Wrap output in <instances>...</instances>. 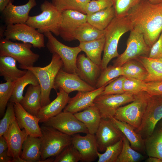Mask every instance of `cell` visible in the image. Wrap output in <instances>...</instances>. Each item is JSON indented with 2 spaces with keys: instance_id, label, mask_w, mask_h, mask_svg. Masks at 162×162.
Instances as JSON below:
<instances>
[{
  "instance_id": "ffe728a7",
  "label": "cell",
  "mask_w": 162,
  "mask_h": 162,
  "mask_svg": "<svg viewBox=\"0 0 162 162\" xmlns=\"http://www.w3.org/2000/svg\"><path fill=\"white\" fill-rule=\"evenodd\" d=\"M106 86L91 91H78L75 96L70 98L63 111L74 114L94 105V100L101 94Z\"/></svg>"
},
{
  "instance_id": "ba28073f",
  "label": "cell",
  "mask_w": 162,
  "mask_h": 162,
  "mask_svg": "<svg viewBox=\"0 0 162 162\" xmlns=\"http://www.w3.org/2000/svg\"><path fill=\"white\" fill-rule=\"evenodd\" d=\"M52 33L48 32L44 34L48 40L46 46L48 50L52 54L56 53L59 55L63 62L62 69L64 71L77 74L76 60L82 50L79 46L71 47L65 45L59 41Z\"/></svg>"
},
{
  "instance_id": "7402d4cb",
  "label": "cell",
  "mask_w": 162,
  "mask_h": 162,
  "mask_svg": "<svg viewBox=\"0 0 162 162\" xmlns=\"http://www.w3.org/2000/svg\"><path fill=\"white\" fill-rule=\"evenodd\" d=\"M76 64L78 75L88 84L95 88L102 70L101 66L92 62L84 54L78 56Z\"/></svg>"
},
{
  "instance_id": "d590c367",
  "label": "cell",
  "mask_w": 162,
  "mask_h": 162,
  "mask_svg": "<svg viewBox=\"0 0 162 162\" xmlns=\"http://www.w3.org/2000/svg\"><path fill=\"white\" fill-rule=\"evenodd\" d=\"M123 139L122 149L116 162H139L144 159V156L131 147L129 142L124 135Z\"/></svg>"
},
{
  "instance_id": "9a60e30c",
  "label": "cell",
  "mask_w": 162,
  "mask_h": 162,
  "mask_svg": "<svg viewBox=\"0 0 162 162\" xmlns=\"http://www.w3.org/2000/svg\"><path fill=\"white\" fill-rule=\"evenodd\" d=\"M87 16L86 14L74 10L62 11L58 27L59 35L65 41L75 40V32L81 25L87 22Z\"/></svg>"
},
{
  "instance_id": "cb8c5ba5",
  "label": "cell",
  "mask_w": 162,
  "mask_h": 162,
  "mask_svg": "<svg viewBox=\"0 0 162 162\" xmlns=\"http://www.w3.org/2000/svg\"><path fill=\"white\" fill-rule=\"evenodd\" d=\"M110 119L127 138L131 147L140 152L145 151V140L135 129L129 124L119 120L114 117Z\"/></svg>"
},
{
  "instance_id": "ee69618b",
  "label": "cell",
  "mask_w": 162,
  "mask_h": 162,
  "mask_svg": "<svg viewBox=\"0 0 162 162\" xmlns=\"http://www.w3.org/2000/svg\"><path fill=\"white\" fill-rule=\"evenodd\" d=\"M14 103L8 102L6 111L0 122V136H3L9 128L13 119L15 117Z\"/></svg>"
},
{
  "instance_id": "83f0119b",
  "label": "cell",
  "mask_w": 162,
  "mask_h": 162,
  "mask_svg": "<svg viewBox=\"0 0 162 162\" xmlns=\"http://www.w3.org/2000/svg\"><path fill=\"white\" fill-rule=\"evenodd\" d=\"M17 62L10 56H0V76L6 81H16L27 72V70H21L17 68Z\"/></svg>"
},
{
  "instance_id": "f6af8a7d",
  "label": "cell",
  "mask_w": 162,
  "mask_h": 162,
  "mask_svg": "<svg viewBox=\"0 0 162 162\" xmlns=\"http://www.w3.org/2000/svg\"><path fill=\"white\" fill-rule=\"evenodd\" d=\"M126 77L122 75L112 81L106 85L101 95L120 94L125 93L123 90V82Z\"/></svg>"
},
{
  "instance_id": "52a82bcc",
  "label": "cell",
  "mask_w": 162,
  "mask_h": 162,
  "mask_svg": "<svg viewBox=\"0 0 162 162\" xmlns=\"http://www.w3.org/2000/svg\"><path fill=\"white\" fill-rule=\"evenodd\" d=\"M30 43L15 42L3 38L0 40V56H8L14 58L20 65L32 67L40 55L32 50Z\"/></svg>"
},
{
  "instance_id": "7bdbcfd3",
  "label": "cell",
  "mask_w": 162,
  "mask_h": 162,
  "mask_svg": "<svg viewBox=\"0 0 162 162\" xmlns=\"http://www.w3.org/2000/svg\"><path fill=\"white\" fill-rule=\"evenodd\" d=\"M145 84L143 81L126 77L123 82V90L125 93L137 95L144 91Z\"/></svg>"
},
{
  "instance_id": "ac0fdd59",
  "label": "cell",
  "mask_w": 162,
  "mask_h": 162,
  "mask_svg": "<svg viewBox=\"0 0 162 162\" xmlns=\"http://www.w3.org/2000/svg\"><path fill=\"white\" fill-rule=\"evenodd\" d=\"M71 137V143L80 153L81 161L92 162L98 158L99 151L94 134L88 133L82 136L76 134Z\"/></svg>"
},
{
  "instance_id": "277c9868",
  "label": "cell",
  "mask_w": 162,
  "mask_h": 162,
  "mask_svg": "<svg viewBox=\"0 0 162 162\" xmlns=\"http://www.w3.org/2000/svg\"><path fill=\"white\" fill-rule=\"evenodd\" d=\"M40 128L42 134L40 162L56 157L71 144V136L44 125Z\"/></svg>"
},
{
  "instance_id": "d4e9b609",
  "label": "cell",
  "mask_w": 162,
  "mask_h": 162,
  "mask_svg": "<svg viewBox=\"0 0 162 162\" xmlns=\"http://www.w3.org/2000/svg\"><path fill=\"white\" fill-rule=\"evenodd\" d=\"M40 85L30 84L20 104L28 112L37 116L42 106Z\"/></svg>"
},
{
  "instance_id": "6da1fadb",
  "label": "cell",
  "mask_w": 162,
  "mask_h": 162,
  "mask_svg": "<svg viewBox=\"0 0 162 162\" xmlns=\"http://www.w3.org/2000/svg\"><path fill=\"white\" fill-rule=\"evenodd\" d=\"M133 26L141 33L151 48L162 31V2L157 4L141 0L128 11L127 15Z\"/></svg>"
},
{
  "instance_id": "8d00e7d4",
  "label": "cell",
  "mask_w": 162,
  "mask_h": 162,
  "mask_svg": "<svg viewBox=\"0 0 162 162\" xmlns=\"http://www.w3.org/2000/svg\"><path fill=\"white\" fill-rule=\"evenodd\" d=\"M93 0H52V3L61 12L72 10L86 14L87 4Z\"/></svg>"
},
{
  "instance_id": "1f68e13d",
  "label": "cell",
  "mask_w": 162,
  "mask_h": 162,
  "mask_svg": "<svg viewBox=\"0 0 162 162\" xmlns=\"http://www.w3.org/2000/svg\"><path fill=\"white\" fill-rule=\"evenodd\" d=\"M28 84L36 85L39 84L34 74L30 70H27L23 76L15 81L13 94L9 101L14 104L20 103L23 97L24 89Z\"/></svg>"
},
{
  "instance_id": "4dcf8cb0",
  "label": "cell",
  "mask_w": 162,
  "mask_h": 162,
  "mask_svg": "<svg viewBox=\"0 0 162 162\" xmlns=\"http://www.w3.org/2000/svg\"><path fill=\"white\" fill-rule=\"evenodd\" d=\"M144 140L145 151L148 156L162 160V128H155L152 134Z\"/></svg>"
},
{
  "instance_id": "ab89813d",
  "label": "cell",
  "mask_w": 162,
  "mask_h": 162,
  "mask_svg": "<svg viewBox=\"0 0 162 162\" xmlns=\"http://www.w3.org/2000/svg\"><path fill=\"white\" fill-rule=\"evenodd\" d=\"M15 81H8L0 84V113L1 116L4 113L12 95Z\"/></svg>"
},
{
  "instance_id": "f907efd6",
  "label": "cell",
  "mask_w": 162,
  "mask_h": 162,
  "mask_svg": "<svg viewBox=\"0 0 162 162\" xmlns=\"http://www.w3.org/2000/svg\"><path fill=\"white\" fill-rule=\"evenodd\" d=\"M145 160L146 162H162V160L156 157H148Z\"/></svg>"
},
{
  "instance_id": "e0dca14e",
  "label": "cell",
  "mask_w": 162,
  "mask_h": 162,
  "mask_svg": "<svg viewBox=\"0 0 162 162\" xmlns=\"http://www.w3.org/2000/svg\"><path fill=\"white\" fill-rule=\"evenodd\" d=\"M59 88H62L68 94L75 91H91L96 88L82 79L77 74L67 72L62 68L58 72L54 82L53 88L56 91Z\"/></svg>"
},
{
  "instance_id": "681fc988",
  "label": "cell",
  "mask_w": 162,
  "mask_h": 162,
  "mask_svg": "<svg viewBox=\"0 0 162 162\" xmlns=\"http://www.w3.org/2000/svg\"><path fill=\"white\" fill-rule=\"evenodd\" d=\"M12 0H0V11L2 12Z\"/></svg>"
},
{
  "instance_id": "836d02e7",
  "label": "cell",
  "mask_w": 162,
  "mask_h": 162,
  "mask_svg": "<svg viewBox=\"0 0 162 162\" xmlns=\"http://www.w3.org/2000/svg\"><path fill=\"white\" fill-rule=\"evenodd\" d=\"M105 30L96 28L87 22H84L76 30L75 40L80 42H87L99 39L105 36Z\"/></svg>"
},
{
  "instance_id": "8fae6325",
  "label": "cell",
  "mask_w": 162,
  "mask_h": 162,
  "mask_svg": "<svg viewBox=\"0 0 162 162\" xmlns=\"http://www.w3.org/2000/svg\"><path fill=\"white\" fill-rule=\"evenodd\" d=\"M162 119V96H150L140 127L136 130L145 139L152 134Z\"/></svg>"
},
{
  "instance_id": "7c38bea8",
  "label": "cell",
  "mask_w": 162,
  "mask_h": 162,
  "mask_svg": "<svg viewBox=\"0 0 162 162\" xmlns=\"http://www.w3.org/2000/svg\"><path fill=\"white\" fill-rule=\"evenodd\" d=\"M134 99V95L127 93L100 94L96 98L94 103L98 109L102 118L109 119L114 117L119 107L132 102Z\"/></svg>"
},
{
  "instance_id": "816d5d0a",
  "label": "cell",
  "mask_w": 162,
  "mask_h": 162,
  "mask_svg": "<svg viewBox=\"0 0 162 162\" xmlns=\"http://www.w3.org/2000/svg\"><path fill=\"white\" fill-rule=\"evenodd\" d=\"M6 26H1L0 28V40L3 38Z\"/></svg>"
},
{
  "instance_id": "74e56055",
  "label": "cell",
  "mask_w": 162,
  "mask_h": 162,
  "mask_svg": "<svg viewBox=\"0 0 162 162\" xmlns=\"http://www.w3.org/2000/svg\"><path fill=\"white\" fill-rule=\"evenodd\" d=\"M122 75V66L110 65L101 70L95 88H98L106 86L112 81Z\"/></svg>"
},
{
  "instance_id": "db71d44e",
  "label": "cell",
  "mask_w": 162,
  "mask_h": 162,
  "mask_svg": "<svg viewBox=\"0 0 162 162\" xmlns=\"http://www.w3.org/2000/svg\"><path fill=\"white\" fill-rule=\"evenodd\" d=\"M160 121L159 124V126L162 128V119Z\"/></svg>"
},
{
  "instance_id": "f35d334b",
  "label": "cell",
  "mask_w": 162,
  "mask_h": 162,
  "mask_svg": "<svg viewBox=\"0 0 162 162\" xmlns=\"http://www.w3.org/2000/svg\"><path fill=\"white\" fill-rule=\"evenodd\" d=\"M123 138L115 144L106 148L104 152L98 153V162H116L123 146Z\"/></svg>"
},
{
  "instance_id": "f546056e",
  "label": "cell",
  "mask_w": 162,
  "mask_h": 162,
  "mask_svg": "<svg viewBox=\"0 0 162 162\" xmlns=\"http://www.w3.org/2000/svg\"><path fill=\"white\" fill-rule=\"evenodd\" d=\"M105 43V38L104 37L92 41L80 42L79 46L90 59L101 66L102 60L101 55L104 51Z\"/></svg>"
},
{
  "instance_id": "bcb514c9",
  "label": "cell",
  "mask_w": 162,
  "mask_h": 162,
  "mask_svg": "<svg viewBox=\"0 0 162 162\" xmlns=\"http://www.w3.org/2000/svg\"><path fill=\"white\" fill-rule=\"evenodd\" d=\"M113 6L111 0H93L87 4L86 11L87 15L103 10Z\"/></svg>"
},
{
  "instance_id": "11a10c76",
  "label": "cell",
  "mask_w": 162,
  "mask_h": 162,
  "mask_svg": "<svg viewBox=\"0 0 162 162\" xmlns=\"http://www.w3.org/2000/svg\"><path fill=\"white\" fill-rule=\"evenodd\" d=\"M161 58H162V57Z\"/></svg>"
},
{
  "instance_id": "44dd1931",
  "label": "cell",
  "mask_w": 162,
  "mask_h": 162,
  "mask_svg": "<svg viewBox=\"0 0 162 162\" xmlns=\"http://www.w3.org/2000/svg\"><path fill=\"white\" fill-rule=\"evenodd\" d=\"M15 116L21 129H24L29 135L41 137V128L39 125L40 119L26 111L20 103L14 104Z\"/></svg>"
},
{
  "instance_id": "30bf717a",
  "label": "cell",
  "mask_w": 162,
  "mask_h": 162,
  "mask_svg": "<svg viewBox=\"0 0 162 162\" xmlns=\"http://www.w3.org/2000/svg\"><path fill=\"white\" fill-rule=\"evenodd\" d=\"M150 48L146 43L143 34L132 29L127 41V47L124 52L113 61V65L122 66L127 62L135 59L144 55H148Z\"/></svg>"
},
{
  "instance_id": "9c48e42d",
  "label": "cell",
  "mask_w": 162,
  "mask_h": 162,
  "mask_svg": "<svg viewBox=\"0 0 162 162\" xmlns=\"http://www.w3.org/2000/svg\"><path fill=\"white\" fill-rule=\"evenodd\" d=\"M43 34L26 23L6 26L4 38L11 40H18L31 44L33 47L40 49L45 47Z\"/></svg>"
},
{
  "instance_id": "f1b7e54d",
  "label": "cell",
  "mask_w": 162,
  "mask_h": 162,
  "mask_svg": "<svg viewBox=\"0 0 162 162\" xmlns=\"http://www.w3.org/2000/svg\"><path fill=\"white\" fill-rule=\"evenodd\" d=\"M140 62L148 72L145 82L162 81V58L140 56L135 59Z\"/></svg>"
},
{
  "instance_id": "c3c4849f",
  "label": "cell",
  "mask_w": 162,
  "mask_h": 162,
  "mask_svg": "<svg viewBox=\"0 0 162 162\" xmlns=\"http://www.w3.org/2000/svg\"><path fill=\"white\" fill-rule=\"evenodd\" d=\"M148 57L153 58L162 57V31L158 40L150 48Z\"/></svg>"
},
{
  "instance_id": "4316f807",
  "label": "cell",
  "mask_w": 162,
  "mask_h": 162,
  "mask_svg": "<svg viewBox=\"0 0 162 162\" xmlns=\"http://www.w3.org/2000/svg\"><path fill=\"white\" fill-rule=\"evenodd\" d=\"M86 126L89 133L95 134L102 117L100 111L94 104L88 108L74 114Z\"/></svg>"
},
{
  "instance_id": "7dc6e473",
  "label": "cell",
  "mask_w": 162,
  "mask_h": 162,
  "mask_svg": "<svg viewBox=\"0 0 162 162\" xmlns=\"http://www.w3.org/2000/svg\"><path fill=\"white\" fill-rule=\"evenodd\" d=\"M143 90L151 96H162V81L145 82Z\"/></svg>"
},
{
  "instance_id": "8992f818",
  "label": "cell",
  "mask_w": 162,
  "mask_h": 162,
  "mask_svg": "<svg viewBox=\"0 0 162 162\" xmlns=\"http://www.w3.org/2000/svg\"><path fill=\"white\" fill-rule=\"evenodd\" d=\"M134 96L133 101L117 110L114 117L129 124L136 130L141 124L150 96L143 91Z\"/></svg>"
},
{
  "instance_id": "5bb4252c",
  "label": "cell",
  "mask_w": 162,
  "mask_h": 162,
  "mask_svg": "<svg viewBox=\"0 0 162 162\" xmlns=\"http://www.w3.org/2000/svg\"><path fill=\"white\" fill-rule=\"evenodd\" d=\"M28 135L24 129L21 130L15 117L3 135L8 146V155L12 158V162H25L20 155L23 144Z\"/></svg>"
},
{
  "instance_id": "d6a6232c",
  "label": "cell",
  "mask_w": 162,
  "mask_h": 162,
  "mask_svg": "<svg viewBox=\"0 0 162 162\" xmlns=\"http://www.w3.org/2000/svg\"><path fill=\"white\" fill-rule=\"evenodd\" d=\"M87 22L100 30H104L116 16L113 6L103 10L87 15Z\"/></svg>"
},
{
  "instance_id": "5b68a950",
  "label": "cell",
  "mask_w": 162,
  "mask_h": 162,
  "mask_svg": "<svg viewBox=\"0 0 162 162\" xmlns=\"http://www.w3.org/2000/svg\"><path fill=\"white\" fill-rule=\"evenodd\" d=\"M41 13L29 16L26 23L42 34L50 32L59 36L58 27L61 12L52 2L45 1L40 6Z\"/></svg>"
},
{
  "instance_id": "484cf974",
  "label": "cell",
  "mask_w": 162,
  "mask_h": 162,
  "mask_svg": "<svg viewBox=\"0 0 162 162\" xmlns=\"http://www.w3.org/2000/svg\"><path fill=\"white\" fill-rule=\"evenodd\" d=\"M41 137L28 135L22 146L20 158L25 162H40Z\"/></svg>"
},
{
  "instance_id": "3957f363",
  "label": "cell",
  "mask_w": 162,
  "mask_h": 162,
  "mask_svg": "<svg viewBox=\"0 0 162 162\" xmlns=\"http://www.w3.org/2000/svg\"><path fill=\"white\" fill-rule=\"evenodd\" d=\"M63 66V62L62 59L56 53L52 54L50 62L44 67H30L19 65V68L21 69L30 70L37 78L41 89L42 107L51 102L50 99V92L53 88L56 76Z\"/></svg>"
},
{
  "instance_id": "60d3db41",
  "label": "cell",
  "mask_w": 162,
  "mask_h": 162,
  "mask_svg": "<svg viewBox=\"0 0 162 162\" xmlns=\"http://www.w3.org/2000/svg\"><path fill=\"white\" fill-rule=\"evenodd\" d=\"M81 161L80 153L71 143L55 157L54 162H77Z\"/></svg>"
},
{
  "instance_id": "7a4b0ae2",
  "label": "cell",
  "mask_w": 162,
  "mask_h": 162,
  "mask_svg": "<svg viewBox=\"0 0 162 162\" xmlns=\"http://www.w3.org/2000/svg\"><path fill=\"white\" fill-rule=\"evenodd\" d=\"M133 29L131 22L127 16H115L104 30L105 43L101 64L102 70L107 67L110 61L119 55L118 45L121 37Z\"/></svg>"
},
{
  "instance_id": "e575fe53",
  "label": "cell",
  "mask_w": 162,
  "mask_h": 162,
  "mask_svg": "<svg viewBox=\"0 0 162 162\" xmlns=\"http://www.w3.org/2000/svg\"><path fill=\"white\" fill-rule=\"evenodd\" d=\"M123 76L144 82L148 72L143 66L136 59L130 60L122 66Z\"/></svg>"
},
{
  "instance_id": "b9f144b4",
  "label": "cell",
  "mask_w": 162,
  "mask_h": 162,
  "mask_svg": "<svg viewBox=\"0 0 162 162\" xmlns=\"http://www.w3.org/2000/svg\"><path fill=\"white\" fill-rule=\"evenodd\" d=\"M114 8L116 16L122 17L128 15L129 10L141 0H111Z\"/></svg>"
},
{
  "instance_id": "2e32d148",
  "label": "cell",
  "mask_w": 162,
  "mask_h": 162,
  "mask_svg": "<svg viewBox=\"0 0 162 162\" xmlns=\"http://www.w3.org/2000/svg\"><path fill=\"white\" fill-rule=\"evenodd\" d=\"M98 151L104 152L106 148L123 138L124 134L110 119L102 118L95 134Z\"/></svg>"
},
{
  "instance_id": "d6986e66",
  "label": "cell",
  "mask_w": 162,
  "mask_h": 162,
  "mask_svg": "<svg viewBox=\"0 0 162 162\" xmlns=\"http://www.w3.org/2000/svg\"><path fill=\"white\" fill-rule=\"evenodd\" d=\"M36 5V0H28L26 4L20 5L10 2L2 12L5 26L26 23L31 10Z\"/></svg>"
},
{
  "instance_id": "4fadbf2b",
  "label": "cell",
  "mask_w": 162,
  "mask_h": 162,
  "mask_svg": "<svg viewBox=\"0 0 162 162\" xmlns=\"http://www.w3.org/2000/svg\"><path fill=\"white\" fill-rule=\"evenodd\" d=\"M43 125L52 127L70 136L79 133H89L84 124L74 114L68 112H62L44 123Z\"/></svg>"
},
{
  "instance_id": "603a6c76",
  "label": "cell",
  "mask_w": 162,
  "mask_h": 162,
  "mask_svg": "<svg viewBox=\"0 0 162 162\" xmlns=\"http://www.w3.org/2000/svg\"><path fill=\"white\" fill-rule=\"evenodd\" d=\"M57 97L52 102L42 106L37 116L40 119V122L44 123L62 111L68 104L70 97L69 94L62 88H59Z\"/></svg>"
},
{
  "instance_id": "f5cc1de1",
  "label": "cell",
  "mask_w": 162,
  "mask_h": 162,
  "mask_svg": "<svg viewBox=\"0 0 162 162\" xmlns=\"http://www.w3.org/2000/svg\"><path fill=\"white\" fill-rule=\"evenodd\" d=\"M151 3L154 4H159L162 2V0H148Z\"/></svg>"
}]
</instances>
